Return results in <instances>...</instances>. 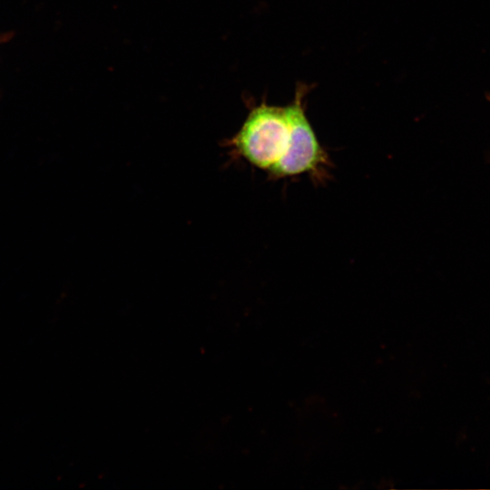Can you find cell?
Masks as SVG:
<instances>
[{"label": "cell", "instance_id": "1", "mask_svg": "<svg viewBox=\"0 0 490 490\" xmlns=\"http://www.w3.org/2000/svg\"><path fill=\"white\" fill-rule=\"evenodd\" d=\"M288 138L285 107L262 103L249 113L230 144L249 163L270 172L282 156Z\"/></svg>", "mask_w": 490, "mask_h": 490}, {"label": "cell", "instance_id": "2", "mask_svg": "<svg viewBox=\"0 0 490 490\" xmlns=\"http://www.w3.org/2000/svg\"><path fill=\"white\" fill-rule=\"evenodd\" d=\"M289 124V138L286 149L269 172L273 179H284L309 174L315 179L326 176L330 165L328 154L321 146L306 115L302 95L297 92L294 101L285 107Z\"/></svg>", "mask_w": 490, "mask_h": 490}, {"label": "cell", "instance_id": "3", "mask_svg": "<svg viewBox=\"0 0 490 490\" xmlns=\"http://www.w3.org/2000/svg\"><path fill=\"white\" fill-rule=\"evenodd\" d=\"M488 100L490 101V94L487 95Z\"/></svg>", "mask_w": 490, "mask_h": 490}]
</instances>
